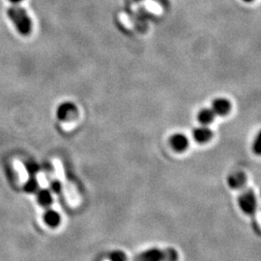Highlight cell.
<instances>
[{"label":"cell","instance_id":"6da1fadb","mask_svg":"<svg viewBox=\"0 0 261 261\" xmlns=\"http://www.w3.org/2000/svg\"><path fill=\"white\" fill-rule=\"evenodd\" d=\"M7 16L21 35L28 36L31 33L32 21L25 8L20 5H12L7 10Z\"/></svg>","mask_w":261,"mask_h":261},{"label":"cell","instance_id":"7a4b0ae2","mask_svg":"<svg viewBox=\"0 0 261 261\" xmlns=\"http://www.w3.org/2000/svg\"><path fill=\"white\" fill-rule=\"evenodd\" d=\"M179 253L173 248L146 249L137 254L132 261H178Z\"/></svg>","mask_w":261,"mask_h":261},{"label":"cell","instance_id":"3957f363","mask_svg":"<svg viewBox=\"0 0 261 261\" xmlns=\"http://www.w3.org/2000/svg\"><path fill=\"white\" fill-rule=\"evenodd\" d=\"M238 205L246 215L251 216L257 209V199L252 191H245L238 198Z\"/></svg>","mask_w":261,"mask_h":261},{"label":"cell","instance_id":"277c9868","mask_svg":"<svg viewBox=\"0 0 261 261\" xmlns=\"http://www.w3.org/2000/svg\"><path fill=\"white\" fill-rule=\"evenodd\" d=\"M76 114L77 108L72 102H63L56 109V117L63 122L75 119Z\"/></svg>","mask_w":261,"mask_h":261},{"label":"cell","instance_id":"5b68a950","mask_svg":"<svg viewBox=\"0 0 261 261\" xmlns=\"http://www.w3.org/2000/svg\"><path fill=\"white\" fill-rule=\"evenodd\" d=\"M211 109L215 115L224 116L231 111V103L225 98L219 97L212 101Z\"/></svg>","mask_w":261,"mask_h":261},{"label":"cell","instance_id":"8992f818","mask_svg":"<svg viewBox=\"0 0 261 261\" xmlns=\"http://www.w3.org/2000/svg\"><path fill=\"white\" fill-rule=\"evenodd\" d=\"M227 185L233 190H240L247 183V176L242 171H234L227 176Z\"/></svg>","mask_w":261,"mask_h":261},{"label":"cell","instance_id":"52a82bcc","mask_svg":"<svg viewBox=\"0 0 261 261\" xmlns=\"http://www.w3.org/2000/svg\"><path fill=\"white\" fill-rule=\"evenodd\" d=\"M169 145L175 152H184L189 146V139L185 135L177 133L169 138Z\"/></svg>","mask_w":261,"mask_h":261},{"label":"cell","instance_id":"ba28073f","mask_svg":"<svg viewBox=\"0 0 261 261\" xmlns=\"http://www.w3.org/2000/svg\"><path fill=\"white\" fill-rule=\"evenodd\" d=\"M213 137L211 129L208 126L201 125L198 128H196L193 132V137L196 140V142L203 144L207 143Z\"/></svg>","mask_w":261,"mask_h":261},{"label":"cell","instance_id":"9c48e42d","mask_svg":"<svg viewBox=\"0 0 261 261\" xmlns=\"http://www.w3.org/2000/svg\"><path fill=\"white\" fill-rule=\"evenodd\" d=\"M43 219H44L45 224L51 228L57 227L61 223V217H60L59 213L53 209H48L47 211L45 212L43 215Z\"/></svg>","mask_w":261,"mask_h":261},{"label":"cell","instance_id":"30bf717a","mask_svg":"<svg viewBox=\"0 0 261 261\" xmlns=\"http://www.w3.org/2000/svg\"><path fill=\"white\" fill-rule=\"evenodd\" d=\"M215 117H216V115L210 108L209 109L208 108L201 109L198 112V115H197L198 121L200 124L204 125V126H208V125L211 124L212 122L214 121Z\"/></svg>","mask_w":261,"mask_h":261},{"label":"cell","instance_id":"8fae6325","mask_svg":"<svg viewBox=\"0 0 261 261\" xmlns=\"http://www.w3.org/2000/svg\"><path fill=\"white\" fill-rule=\"evenodd\" d=\"M37 201L38 203L43 206V207H49L53 202L52 195L50 193V190L47 189H39L37 191Z\"/></svg>","mask_w":261,"mask_h":261},{"label":"cell","instance_id":"7c38bea8","mask_svg":"<svg viewBox=\"0 0 261 261\" xmlns=\"http://www.w3.org/2000/svg\"><path fill=\"white\" fill-rule=\"evenodd\" d=\"M24 190L26 193H29V194L37 193V191L39 190V183H38V180L35 178V176H30V178L25 182Z\"/></svg>","mask_w":261,"mask_h":261},{"label":"cell","instance_id":"4fadbf2b","mask_svg":"<svg viewBox=\"0 0 261 261\" xmlns=\"http://www.w3.org/2000/svg\"><path fill=\"white\" fill-rule=\"evenodd\" d=\"M25 169L28 172L30 176H35L39 172V164L37 162H33V161H29V162H25Z\"/></svg>","mask_w":261,"mask_h":261},{"label":"cell","instance_id":"5bb4252c","mask_svg":"<svg viewBox=\"0 0 261 261\" xmlns=\"http://www.w3.org/2000/svg\"><path fill=\"white\" fill-rule=\"evenodd\" d=\"M111 261H128V257L126 253L121 250H114L110 255Z\"/></svg>","mask_w":261,"mask_h":261},{"label":"cell","instance_id":"9a60e30c","mask_svg":"<svg viewBox=\"0 0 261 261\" xmlns=\"http://www.w3.org/2000/svg\"><path fill=\"white\" fill-rule=\"evenodd\" d=\"M261 149V140H260V135H258L256 138L254 139L253 141V144H252V150L256 153V154H260Z\"/></svg>","mask_w":261,"mask_h":261},{"label":"cell","instance_id":"2e32d148","mask_svg":"<svg viewBox=\"0 0 261 261\" xmlns=\"http://www.w3.org/2000/svg\"><path fill=\"white\" fill-rule=\"evenodd\" d=\"M50 189H51V191H52L53 193H55V194H58V193H60V192H61L62 185H61V183H60V182H58V181H54V182H52V183H51V185H50Z\"/></svg>","mask_w":261,"mask_h":261},{"label":"cell","instance_id":"e0dca14e","mask_svg":"<svg viewBox=\"0 0 261 261\" xmlns=\"http://www.w3.org/2000/svg\"><path fill=\"white\" fill-rule=\"evenodd\" d=\"M13 5H19L23 0H9Z\"/></svg>","mask_w":261,"mask_h":261},{"label":"cell","instance_id":"ac0fdd59","mask_svg":"<svg viewBox=\"0 0 261 261\" xmlns=\"http://www.w3.org/2000/svg\"><path fill=\"white\" fill-rule=\"evenodd\" d=\"M244 2H247V3H249V2H252L253 0H243Z\"/></svg>","mask_w":261,"mask_h":261},{"label":"cell","instance_id":"d6986e66","mask_svg":"<svg viewBox=\"0 0 261 261\" xmlns=\"http://www.w3.org/2000/svg\"><path fill=\"white\" fill-rule=\"evenodd\" d=\"M135 1H141V0H135Z\"/></svg>","mask_w":261,"mask_h":261}]
</instances>
